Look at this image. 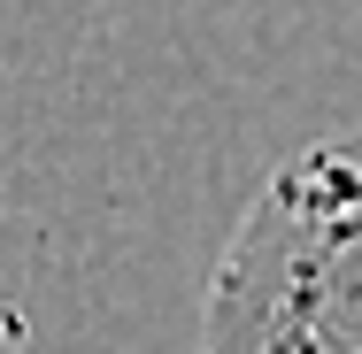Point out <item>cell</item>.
Returning a JSON list of instances; mask_svg holds the SVG:
<instances>
[{
  "label": "cell",
  "instance_id": "cell-1",
  "mask_svg": "<svg viewBox=\"0 0 362 354\" xmlns=\"http://www.w3.org/2000/svg\"><path fill=\"white\" fill-rule=\"evenodd\" d=\"M201 354H362V131L286 154L239 208Z\"/></svg>",
  "mask_w": 362,
  "mask_h": 354
}]
</instances>
